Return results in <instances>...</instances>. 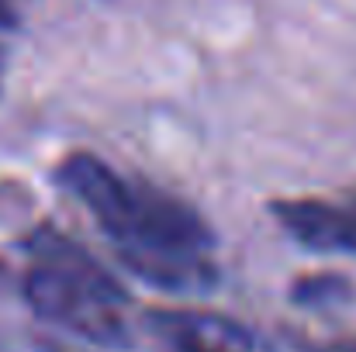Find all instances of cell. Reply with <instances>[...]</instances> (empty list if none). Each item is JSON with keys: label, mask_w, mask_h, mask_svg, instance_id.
Listing matches in <instances>:
<instances>
[{"label": "cell", "mask_w": 356, "mask_h": 352, "mask_svg": "<svg viewBox=\"0 0 356 352\" xmlns=\"http://www.w3.org/2000/svg\"><path fill=\"white\" fill-rule=\"evenodd\" d=\"M346 294H350V283H346L343 276H336V273H312V276H301V280L291 287L294 304H305V308L339 304Z\"/></svg>", "instance_id": "5b68a950"}, {"label": "cell", "mask_w": 356, "mask_h": 352, "mask_svg": "<svg viewBox=\"0 0 356 352\" xmlns=\"http://www.w3.org/2000/svg\"><path fill=\"white\" fill-rule=\"evenodd\" d=\"M56 183L94 215L138 280L170 294H201L218 283L215 232L184 197L149 180L121 176L94 152L63 156Z\"/></svg>", "instance_id": "6da1fadb"}, {"label": "cell", "mask_w": 356, "mask_h": 352, "mask_svg": "<svg viewBox=\"0 0 356 352\" xmlns=\"http://www.w3.org/2000/svg\"><path fill=\"white\" fill-rule=\"evenodd\" d=\"M315 352H356V339H336V342H329Z\"/></svg>", "instance_id": "52a82bcc"}, {"label": "cell", "mask_w": 356, "mask_h": 352, "mask_svg": "<svg viewBox=\"0 0 356 352\" xmlns=\"http://www.w3.org/2000/svg\"><path fill=\"white\" fill-rule=\"evenodd\" d=\"M149 328L170 346V352H256L249 328L218 311L156 308L149 311Z\"/></svg>", "instance_id": "277c9868"}, {"label": "cell", "mask_w": 356, "mask_h": 352, "mask_svg": "<svg viewBox=\"0 0 356 352\" xmlns=\"http://www.w3.org/2000/svg\"><path fill=\"white\" fill-rule=\"evenodd\" d=\"M10 28H17V10L10 0H0V31H10Z\"/></svg>", "instance_id": "8992f818"}, {"label": "cell", "mask_w": 356, "mask_h": 352, "mask_svg": "<svg viewBox=\"0 0 356 352\" xmlns=\"http://www.w3.org/2000/svg\"><path fill=\"white\" fill-rule=\"evenodd\" d=\"M24 252L31 266L21 276V294L38 318L101 349H124L131 342L124 318L128 290L80 242L38 225L24 238Z\"/></svg>", "instance_id": "7a4b0ae2"}, {"label": "cell", "mask_w": 356, "mask_h": 352, "mask_svg": "<svg viewBox=\"0 0 356 352\" xmlns=\"http://www.w3.org/2000/svg\"><path fill=\"white\" fill-rule=\"evenodd\" d=\"M270 215L301 249L356 255V190L346 197H284L270 204Z\"/></svg>", "instance_id": "3957f363"}]
</instances>
